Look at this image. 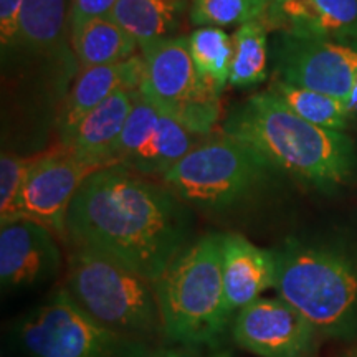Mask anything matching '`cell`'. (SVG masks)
<instances>
[{"instance_id": "21", "label": "cell", "mask_w": 357, "mask_h": 357, "mask_svg": "<svg viewBox=\"0 0 357 357\" xmlns=\"http://www.w3.org/2000/svg\"><path fill=\"white\" fill-rule=\"evenodd\" d=\"M268 91L278 96L294 114L319 128L344 131L351 119L344 100H339V98L294 86L278 78L271 83Z\"/></svg>"}, {"instance_id": "1", "label": "cell", "mask_w": 357, "mask_h": 357, "mask_svg": "<svg viewBox=\"0 0 357 357\" xmlns=\"http://www.w3.org/2000/svg\"><path fill=\"white\" fill-rule=\"evenodd\" d=\"M66 242L101 253L154 283L190 240L185 204L123 166L91 174L66 217Z\"/></svg>"}, {"instance_id": "23", "label": "cell", "mask_w": 357, "mask_h": 357, "mask_svg": "<svg viewBox=\"0 0 357 357\" xmlns=\"http://www.w3.org/2000/svg\"><path fill=\"white\" fill-rule=\"evenodd\" d=\"M65 0H24L19 42L35 52H48L60 43L65 29Z\"/></svg>"}, {"instance_id": "17", "label": "cell", "mask_w": 357, "mask_h": 357, "mask_svg": "<svg viewBox=\"0 0 357 357\" xmlns=\"http://www.w3.org/2000/svg\"><path fill=\"white\" fill-rule=\"evenodd\" d=\"M197 137L160 109L158 121L121 166L146 177H162L199 144Z\"/></svg>"}, {"instance_id": "19", "label": "cell", "mask_w": 357, "mask_h": 357, "mask_svg": "<svg viewBox=\"0 0 357 357\" xmlns=\"http://www.w3.org/2000/svg\"><path fill=\"white\" fill-rule=\"evenodd\" d=\"M181 8L182 0H118L109 15L142 45L169 37Z\"/></svg>"}, {"instance_id": "28", "label": "cell", "mask_w": 357, "mask_h": 357, "mask_svg": "<svg viewBox=\"0 0 357 357\" xmlns=\"http://www.w3.org/2000/svg\"><path fill=\"white\" fill-rule=\"evenodd\" d=\"M151 357H195L189 349H184V347H169V349H162L155 352Z\"/></svg>"}, {"instance_id": "13", "label": "cell", "mask_w": 357, "mask_h": 357, "mask_svg": "<svg viewBox=\"0 0 357 357\" xmlns=\"http://www.w3.org/2000/svg\"><path fill=\"white\" fill-rule=\"evenodd\" d=\"M222 278L227 307L236 314L266 289L276 287L278 258L275 250L261 248L247 236L229 231L220 234Z\"/></svg>"}, {"instance_id": "25", "label": "cell", "mask_w": 357, "mask_h": 357, "mask_svg": "<svg viewBox=\"0 0 357 357\" xmlns=\"http://www.w3.org/2000/svg\"><path fill=\"white\" fill-rule=\"evenodd\" d=\"M35 159L37 154L20 158V155L3 153L0 158V222L2 223L17 218V205L22 189Z\"/></svg>"}, {"instance_id": "6", "label": "cell", "mask_w": 357, "mask_h": 357, "mask_svg": "<svg viewBox=\"0 0 357 357\" xmlns=\"http://www.w3.org/2000/svg\"><path fill=\"white\" fill-rule=\"evenodd\" d=\"M276 171L253 147L222 134L199 142L160 181L185 205L220 212L260 194Z\"/></svg>"}, {"instance_id": "12", "label": "cell", "mask_w": 357, "mask_h": 357, "mask_svg": "<svg viewBox=\"0 0 357 357\" xmlns=\"http://www.w3.org/2000/svg\"><path fill=\"white\" fill-rule=\"evenodd\" d=\"M58 236L42 223L15 218L0 225V281L3 288L47 283L61 268Z\"/></svg>"}, {"instance_id": "18", "label": "cell", "mask_w": 357, "mask_h": 357, "mask_svg": "<svg viewBox=\"0 0 357 357\" xmlns=\"http://www.w3.org/2000/svg\"><path fill=\"white\" fill-rule=\"evenodd\" d=\"M71 45L83 70L111 65L134 56L137 40L111 15L98 17L71 32Z\"/></svg>"}, {"instance_id": "2", "label": "cell", "mask_w": 357, "mask_h": 357, "mask_svg": "<svg viewBox=\"0 0 357 357\" xmlns=\"http://www.w3.org/2000/svg\"><path fill=\"white\" fill-rule=\"evenodd\" d=\"M222 129L278 171L321 192H334L354 178L357 159L351 137L300 118L270 91L248 98Z\"/></svg>"}, {"instance_id": "20", "label": "cell", "mask_w": 357, "mask_h": 357, "mask_svg": "<svg viewBox=\"0 0 357 357\" xmlns=\"http://www.w3.org/2000/svg\"><path fill=\"white\" fill-rule=\"evenodd\" d=\"M187 43L200 78L220 95L230 78L234 37L217 26H200L187 37Z\"/></svg>"}, {"instance_id": "26", "label": "cell", "mask_w": 357, "mask_h": 357, "mask_svg": "<svg viewBox=\"0 0 357 357\" xmlns=\"http://www.w3.org/2000/svg\"><path fill=\"white\" fill-rule=\"evenodd\" d=\"M118 0H71L68 13L70 32L98 17L109 15Z\"/></svg>"}, {"instance_id": "31", "label": "cell", "mask_w": 357, "mask_h": 357, "mask_svg": "<svg viewBox=\"0 0 357 357\" xmlns=\"http://www.w3.org/2000/svg\"><path fill=\"white\" fill-rule=\"evenodd\" d=\"M212 357H230V354H227V352H218V354L212 356Z\"/></svg>"}, {"instance_id": "22", "label": "cell", "mask_w": 357, "mask_h": 357, "mask_svg": "<svg viewBox=\"0 0 357 357\" xmlns=\"http://www.w3.org/2000/svg\"><path fill=\"white\" fill-rule=\"evenodd\" d=\"M235 43L229 83L231 86H252L266 78L268 33L263 20L248 22L231 35Z\"/></svg>"}, {"instance_id": "9", "label": "cell", "mask_w": 357, "mask_h": 357, "mask_svg": "<svg viewBox=\"0 0 357 357\" xmlns=\"http://www.w3.org/2000/svg\"><path fill=\"white\" fill-rule=\"evenodd\" d=\"M108 167L83 158L63 144L37 154L22 189L17 218H30L48 227L60 240H66V217L83 182Z\"/></svg>"}, {"instance_id": "30", "label": "cell", "mask_w": 357, "mask_h": 357, "mask_svg": "<svg viewBox=\"0 0 357 357\" xmlns=\"http://www.w3.org/2000/svg\"><path fill=\"white\" fill-rule=\"evenodd\" d=\"M341 357H357V347H352V349H347Z\"/></svg>"}, {"instance_id": "8", "label": "cell", "mask_w": 357, "mask_h": 357, "mask_svg": "<svg viewBox=\"0 0 357 357\" xmlns=\"http://www.w3.org/2000/svg\"><path fill=\"white\" fill-rule=\"evenodd\" d=\"M19 337L32 357H131L141 351L139 339L98 323L73 301L65 287L22 321Z\"/></svg>"}, {"instance_id": "14", "label": "cell", "mask_w": 357, "mask_h": 357, "mask_svg": "<svg viewBox=\"0 0 357 357\" xmlns=\"http://www.w3.org/2000/svg\"><path fill=\"white\" fill-rule=\"evenodd\" d=\"M284 33L341 42L357 38V0H283L268 7Z\"/></svg>"}, {"instance_id": "16", "label": "cell", "mask_w": 357, "mask_h": 357, "mask_svg": "<svg viewBox=\"0 0 357 357\" xmlns=\"http://www.w3.org/2000/svg\"><path fill=\"white\" fill-rule=\"evenodd\" d=\"M139 89L118 91L84 116L78 126L60 144L70 147L83 158L98 160L106 166H116L113 151L121 136Z\"/></svg>"}, {"instance_id": "4", "label": "cell", "mask_w": 357, "mask_h": 357, "mask_svg": "<svg viewBox=\"0 0 357 357\" xmlns=\"http://www.w3.org/2000/svg\"><path fill=\"white\" fill-rule=\"evenodd\" d=\"M162 333L184 346L212 344L229 328L220 234H207L174 257L154 281Z\"/></svg>"}, {"instance_id": "7", "label": "cell", "mask_w": 357, "mask_h": 357, "mask_svg": "<svg viewBox=\"0 0 357 357\" xmlns=\"http://www.w3.org/2000/svg\"><path fill=\"white\" fill-rule=\"evenodd\" d=\"M144 58L141 93L195 136H207L220 118V95L200 78L187 37L139 45Z\"/></svg>"}, {"instance_id": "11", "label": "cell", "mask_w": 357, "mask_h": 357, "mask_svg": "<svg viewBox=\"0 0 357 357\" xmlns=\"http://www.w3.org/2000/svg\"><path fill=\"white\" fill-rule=\"evenodd\" d=\"M235 342L260 357H306L316 333L300 311L283 298H258L235 314Z\"/></svg>"}, {"instance_id": "32", "label": "cell", "mask_w": 357, "mask_h": 357, "mask_svg": "<svg viewBox=\"0 0 357 357\" xmlns=\"http://www.w3.org/2000/svg\"><path fill=\"white\" fill-rule=\"evenodd\" d=\"M278 2H283V0H268V7L273 6V3H278Z\"/></svg>"}, {"instance_id": "3", "label": "cell", "mask_w": 357, "mask_h": 357, "mask_svg": "<svg viewBox=\"0 0 357 357\" xmlns=\"http://www.w3.org/2000/svg\"><path fill=\"white\" fill-rule=\"evenodd\" d=\"M276 293L326 337L357 334V252L336 242L289 238L275 248Z\"/></svg>"}, {"instance_id": "5", "label": "cell", "mask_w": 357, "mask_h": 357, "mask_svg": "<svg viewBox=\"0 0 357 357\" xmlns=\"http://www.w3.org/2000/svg\"><path fill=\"white\" fill-rule=\"evenodd\" d=\"M65 289L111 331L134 339L162 333L153 281L101 253L70 245Z\"/></svg>"}, {"instance_id": "24", "label": "cell", "mask_w": 357, "mask_h": 357, "mask_svg": "<svg viewBox=\"0 0 357 357\" xmlns=\"http://www.w3.org/2000/svg\"><path fill=\"white\" fill-rule=\"evenodd\" d=\"M268 12V0H194L190 22L200 26H242L261 20Z\"/></svg>"}, {"instance_id": "27", "label": "cell", "mask_w": 357, "mask_h": 357, "mask_svg": "<svg viewBox=\"0 0 357 357\" xmlns=\"http://www.w3.org/2000/svg\"><path fill=\"white\" fill-rule=\"evenodd\" d=\"M24 0H0V38L2 48L19 42V20Z\"/></svg>"}, {"instance_id": "10", "label": "cell", "mask_w": 357, "mask_h": 357, "mask_svg": "<svg viewBox=\"0 0 357 357\" xmlns=\"http://www.w3.org/2000/svg\"><path fill=\"white\" fill-rule=\"evenodd\" d=\"M278 79L346 100L357 79V50L331 40L281 33L275 45Z\"/></svg>"}, {"instance_id": "15", "label": "cell", "mask_w": 357, "mask_h": 357, "mask_svg": "<svg viewBox=\"0 0 357 357\" xmlns=\"http://www.w3.org/2000/svg\"><path fill=\"white\" fill-rule=\"evenodd\" d=\"M144 78V58L134 55L124 61L83 70L71 89L60 118L61 139L68 136L89 111L118 91L141 89Z\"/></svg>"}, {"instance_id": "29", "label": "cell", "mask_w": 357, "mask_h": 357, "mask_svg": "<svg viewBox=\"0 0 357 357\" xmlns=\"http://www.w3.org/2000/svg\"><path fill=\"white\" fill-rule=\"evenodd\" d=\"M346 102V108H347V113H349V116L352 118V116L357 114V79L354 83V86H352L349 96L346 98L344 100Z\"/></svg>"}]
</instances>
